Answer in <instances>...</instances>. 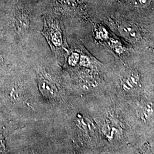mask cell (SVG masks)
Instances as JSON below:
<instances>
[{"mask_svg": "<svg viewBox=\"0 0 154 154\" xmlns=\"http://www.w3.org/2000/svg\"><path fill=\"white\" fill-rule=\"evenodd\" d=\"M38 86L39 90L45 97L50 99L57 97L58 90L53 83L46 79H42L39 82Z\"/></svg>", "mask_w": 154, "mask_h": 154, "instance_id": "277c9868", "label": "cell"}, {"mask_svg": "<svg viewBox=\"0 0 154 154\" xmlns=\"http://www.w3.org/2000/svg\"><path fill=\"white\" fill-rule=\"evenodd\" d=\"M62 11L68 14L86 15V0H55Z\"/></svg>", "mask_w": 154, "mask_h": 154, "instance_id": "7a4b0ae2", "label": "cell"}, {"mask_svg": "<svg viewBox=\"0 0 154 154\" xmlns=\"http://www.w3.org/2000/svg\"><path fill=\"white\" fill-rule=\"evenodd\" d=\"M118 26L122 35L127 39L135 42L141 38V33L138 26L134 23L127 21L118 22Z\"/></svg>", "mask_w": 154, "mask_h": 154, "instance_id": "3957f363", "label": "cell"}, {"mask_svg": "<svg viewBox=\"0 0 154 154\" xmlns=\"http://www.w3.org/2000/svg\"><path fill=\"white\" fill-rule=\"evenodd\" d=\"M80 63L83 66H88L90 63V61L86 55H82L81 57Z\"/></svg>", "mask_w": 154, "mask_h": 154, "instance_id": "9c48e42d", "label": "cell"}, {"mask_svg": "<svg viewBox=\"0 0 154 154\" xmlns=\"http://www.w3.org/2000/svg\"><path fill=\"white\" fill-rule=\"evenodd\" d=\"M79 59V54L77 52L72 53L69 58V63L71 66H75Z\"/></svg>", "mask_w": 154, "mask_h": 154, "instance_id": "52a82bcc", "label": "cell"}, {"mask_svg": "<svg viewBox=\"0 0 154 154\" xmlns=\"http://www.w3.org/2000/svg\"><path fill=\"white\" fill-rule=\"evenodd\" d=\"M16 22L19 31L26 32L29 27V17L28 11L25 10L18 11L16 17Z\"/></svg>", "mask_w": 154, "mask_h": 154, "instance_id": "5b68a950", "label": "cell"}, {"mask_svg": "<svg viewBox=\"0 0 154 154\" xmlns=\"http://www.w3.org/2000/svg\"><path fill=\"white\" fill-rule=\"evenodd\" d=\"M153 0H130L134 7L139 9H147L152 5Z\"/></svg>", "mask_w": 154, "mask_h": 154, "instance_id": "8992f818", "label": "cell"}, {"mask_svg": "<svg viewBox=\"0 0 154 154\" xmlns=\"http://www.w3.org/2000/svg\"><path fill=\"white\" fill-rule=\"evenodd\" d=\"M3 61H4V60H3L2 57H1V55H0V65H1Z\"/></svg>", "mask_w": 154, "mask_h": 154, "instance_id": "30bf717a", "label": "cell"}, {"mask_svg": "<svg viewBox=\"0 0 154 154\" xmlns=\"http://www.w3.org/2000/svg\"><path fill=\"white\" fill-rule=\"evenodd\" d=\"M43 34L50 45L55 48H61L63 44V37L59 19L51 16L44 17Z\"/></svg>", "mask_w": 154, "mask_h": 154, "instance_id": "6da1fadb", "label": "cell"}, {"mask_svg": "<svg viewBox=\"0 0 154 154\" xmlns=\"http://www.w3.org/2000/svg\"><path fill=\"white\" fill-rule=\"evenodd\" d=\"M5 151V142L4 137L0 134V153H4Z\"/></svg>", "mask_w": 154, "mask_h": 154, "instance_id": "ba28073f", "label": "cell"}]
</instances>
